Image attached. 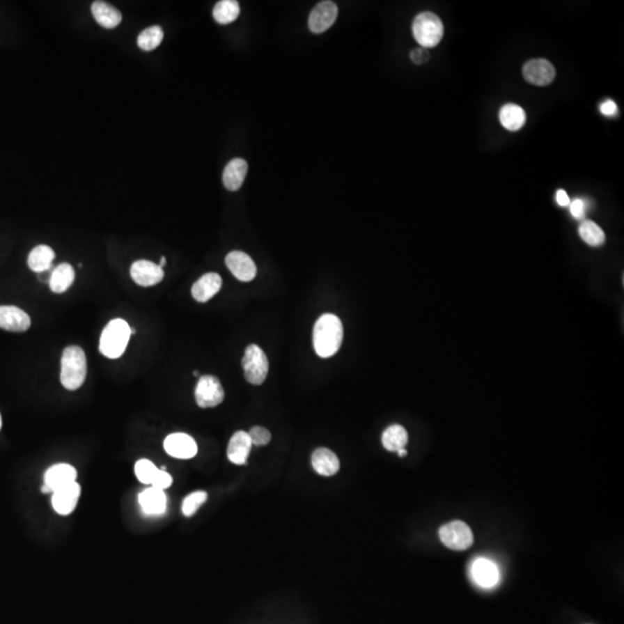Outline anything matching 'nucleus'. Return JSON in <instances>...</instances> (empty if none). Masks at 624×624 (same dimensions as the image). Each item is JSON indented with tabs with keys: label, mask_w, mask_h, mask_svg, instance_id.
<instances>
[{
	"label": "nucleus",
	"mask_w": 624,
	"mask_h": 624,
	"mask_svg": "<svg viewBox=\"0 0 624 624\" xmlns=\"http://www.w3.org/2000/svg\"><path fill=\"white\" fill-rule=\"evenodd\" d=\"M194 397L201 408L217 407L224 401V391L220 380L212 375L201 376L198 380Z\"/></svg>",
	"instance_id": "7"
},
{
	"label": "nucleus",
	"mask_w": 624,
	"mask_h": 624,
	"mask_svg": "<svg viewBox=\"0 0 624 624\" xmlns=\"http://www.w3.org/2000/svg\"><path fill=\"white\" fill-rule=\"evenodd\" d=\"M159 471V468L148 459H140L134 465L136 476L143 485H152Z\"/></svg>",
	"instance_id": "30"
},
{
	"label": "nucleus",
	"mask_w": 624,
	"mask_h": 624,
	"mask_svg": "<svg viewBox=\"0 0 624 624\" xmlns=\"http://www.w3.org/2000/svg\"><path fill=\"white\" fill-rule=\"evenodd\" d=\"M0 429H1V416H0Z\"/></svg>",
	"instance_id": "42"
},
{
	"label": "nucleus",
	"mask_w": 624,
	"mask_h": 624,
	"mask_svg": "<svg viewBox=\"0 0 624 624\" xmlns=\"http://www.w3.org/2000/svg\"><path fill=\"white\" fill-rule=\"evenodd\" d=\"M222 287V279L214 272L206 273L199 280L194 282L191 292L197 302L205 303L220 292Z\"/></svg>",
	"instance_id": "17"
},
{
	"label": "nucleus",
	"mask_w": 624,
	"mask_h": 624,
	"mask_svg": "<svg viewBox=\"0 0 624 624\" xmlns=\"http://www.w3.org/2000/svg\"><path fill=\"white\" fill-rule=\"evenodd\" d=\"M248 163L245 159H231L224 168L222 175L224 187L229 191L240 190L248 173Z\"/></svg>",
	"instance_id": "21"
},
{
	"label": "nucleus",
	"mask_w": 624,
	"mask_h": 624,
	"mask_svg": "<svg viewBox=\"0 0 624 624\" xmlns=\"http://www.w3.org/2000/svg\"><path fill=\"white\" fill-rule=\"evenodd\" d=\"M168 455L177 459H191L198 453L197 443L190 435L175 432L168 436L163 443Z\"/></svg>",
	"instance_id": "12"
},
{
	"label": "nucleus",
	"mask_w": 624,
	"mask_h": 624,
	"mask_svg": "<svg viewBox=\"0 0 624 624\" xmlns=\"http://www.w3.org/2000/svg\"><path fill=\"white\" fill-rule=\"evenodd\" d=\"M311 465L318 474L333 476L340 469L339 458L329 448H319L311 455Z\"/></svg>",
	"instance_id": "20"
},
{
	"label": "nucleus",
	"mask_w": 624,
	"mask_h": 624,
	"mask_svg": "<svg viewBox=\"0 0 624 624\" xmlns=\"http://www.w3.org/2000/svg\"><path fill=\"white\" fill-rule=\"evenodd\" d=\"M249 437L251 439L252 445L256 446H264L271 442L272 435L266 428L257 427L251 428V430L249 431Z\"/></svg>",
	"instance_id": "32"
},
{
	"label": "nucleus",
	"mask_w": 624,
	"mask_h": 624,
	"mask_svg": "<svg viewBox=\"0 0 624 624\" xmlns=\"http://www.w3.org/2000/svg\"><path fill=\"white\" fill-rule=\"evenodd\" d=\"M343 339V326L332 313L320 315L313 329V347L319 357L327 359L338 353Z\"/></svg>",
	"instance_id": "1"
},
{
	"label": "nucleus",
	"mask_w": 624,
	"mask_h": 624,
	"mask_svg": "<svg viewBox=\"0 0 624 624\" xmlns=\"http://www.w3.org/2000/svg\"><path fill=\"white\" fill-rule=\"evenodd\" d=\"M31 325L27 312L14 306H0V329L8 332H26Z\"/></svg>",
	"instance_id": "15"
},
{
	"label": "nucleus",
	"mask_w": 624,
	"mask_h": 624,
	"mask_svg": "<svg viewBox=\"0 0 624 624\" xmlns=\"http://www.w3.org/2000/svg\"><path fill=\"white\" fill-rule=\"evenodd\" d=\"M92 14L100 26L108 29L116 28L122 22V13L111 3L105 1H94L92 3Z\"/></svg>",
	"instance_id": "22"
},
{
	"label": "nucleus",
	"mask_w": 624,
	"mask_h": 624,
	"mask_svg": "<svg viewBox=\"0 0 624 624\" xmlns=\"http://www.w3.org/2000/svg\"><path fill=\"white\" fill-rule=\"evenodd\" d=\"M77 469L70 464H56L49 467L45 474V485L42 492L48 494L77 481Z\"/></svg>",
	"instance_id": "9"
},
{
	"label": "nucleus",
	"mask_w": 624,
	"mask_h": 624,
	"mask_svg": "<svg viewBox=\"0 0 624 624\" xmlns=\"http://www.w3.org/2000/svg\"><path fill=\"white\" fill-rule=\"evenodd\" d=\"M87 376V359L81 347L68 346L61 357V383L66 390L75 391L82 387Z\"/></svg>",
	"instance_id": "2"
},
{
	"label": "nucleus",
	"mask_w": 624,
	"mask_h": 624,
	"mask_svg": "<svg viewBox=\"0 0 624 624\" xmlns=\"http://www.w3.org/2000/svg\"><path fill=\"white\" fill-rule=\"evenodd\" d=\"M526 81L536 86H548L556 77V70L546 59H532L527 61L522 68Z\"/></svg>",
	"instance_id": "8"
},
{
	"label": "nucleus",
	"mask_w": 624,
	"mask_h": 624,
	"mask_svg": "<svg viewBox=\"0 0 624 624\" xmlns=\"http://www.w3.org/2000/svg\"><path fill=\"white\" fill-rule=\"evenodd\" d=\"M164 33L159 26H150L143 29L138 36L136 43L143 52H153L162 43Z\"/></svg>",
	"instance_id": "28"
},
{
	"label": "nucleus",
	"mask_w": 624,
	"mask_h": 624,
	"mask_svg": "<svg viewBox=\"0 0 624 624\" xmlns=\"http://www.w3.org/2000/svg\"><path fill=\"white\" fill-rule=\"evenodd\" d=\"M411 59L415 64H424L429 59V54L423 49H415L411 52Z\"/></svg>",
	"instance_id": "36"
},
{
	"label": "nucleus",
	"mask_w": 624,
	"mask_h": 624,
	"mask_svg": "<svg viewBox=\"0 0 624 624\" xmlns=\"http://www.w3.org/2000/svg\"><path fill=\"white\" fill-rule=\"evenodd\" d=\"M245 380L252 385H261L268 373V360L264 350L257 345H250L245 350L242 360Z\"/></svg>",
	"instance_id": "5"
},
{
	"label": "nucleus",
	"mask_w": 624,
	"mask_h": 624,
	"mask_svg": "<svg viewBox=\"0 0 624 624\" xmlns=\"http://www.w3.org/2000/svg\"><path fill=\"white\" fill-rule=\"evenodd\" d=\"M131 278L136 285L152 287L162 281L164 272L159 265L150 260H138L131 266Z\"/></svg>",
	"instance_id": "13"
},
{
	"label": "nucleus",
	"mask_w": 624,
	"mask_h": 624,
	"mask_svg": "<svg viewBox=\"0 0 624 624\" xmlns=\"http://www.w3.org/2000/svg\"><path fill=\"white\" fill-rule=\"evenodd\" d=\"M75 278V270L72 267V265L63 263L52 270V279H50L49 286L54 294H63L73 285Z\"/></svg>",
	"instance_id": "23"
},
{
	"label": "nucleus",
	"mask_w": 624,
	"mask_h": 624,
	"mask_svg": "<svg viewBox=\"0 0 624 624\" xmlns=\"http://www.w3.org/2000/svg\"><path fill=\"white\" fill-rule=\"evenodd\" d=\"M132 329L122 318L110 320L103 329L99 350L108 359H119L126 350Z\"/></svg>",
	"instance_id": "3"
},
{
	"label": "nucleus",
	"mask_w": 624,
	"mask_h": 624,
	"mask_svg": "<svg viewBox=\"0 0 624 624\" xmlns=\"http://www.w3.org/2000/svg\"><path fill=\"white\" fill-rule=\"evenodd\" d=\"M439 539L453 550H466L473 545V533L467 524L460 520L448 522L439 529Z\"/></svg>",
	"instance_id": "6"
},
{
	"label": "nucleus",
	"mask_w": 624,
	"mask_h": 624,
	"mask_svg": "<svg viewBox=\"0 0 624 624\" xmlns=\"http://www.w3.org/2000/svg\"><path fill=\"white\" fill-rule=\"evenodd\" d=\"M206 501H208V492L203 490L192 492L184 499L182 513L185 517H192Z\"/></svg>",
	"instance_id": "31"
},
{
	"label": "nucleus",
	"mask_w": 624,
	"mask_h": 624,
	"mask_svg": "<svg viewBox=\"0 0 624 624\" xmlns=\"http://www.w3.org/2000/svg\"><path fill=\"white\" fill-rule=\"evenodd\" d=\"M52 268L48 270V271L41 272V273H38V278L42 283H49L50 282V279H52Z\"/></svg>",
	"instance_id": "38"
},
{
	"label": "nucleus",
	"mask_w": 624,
	"mask_h": 624,
	"mask_svg": "<svg viewBox=\"0 0 624 624\" xmlns=\"http://www.w3.org/2000/svg\"><path fill=\"white\" fill-rule=\"evenodd\" d=\"M471 578L474 583L483 588H492L499 583V571L496 564L485 557L475 560L471 568Z\"/></svg>",
	"instance_id": "16"
},
{
	"label": "nucleus",
	"mask_w": 624,
	"mask_h": 624,
	"mask_svg": "<svg viewBox=\"0 0 624 624\" xmlns=\"http://www.w3.org/2000/svg\"><path fill=\"white\" fill-rule=\"evenodd\" d=\"M54 259V251L50 247L45 244L38 245L28 256V266L31 271L41 273L52 268Z\"/></svg>",
	"instance_id": "24"
},
{
	"label": "nucleus",
	"mask_w": 624,
	"mask_h": 624,
	"mask_svg": "<svg viewBox=\"0 0 624 624\" xmlns=\"http://www.w3.org/2000/svg\"><path fill=\"white\" fill-rule=\"evenodd\" d=\"M171 485H173L171 475L169 473H166L164 469H159V473L156 475V478H154L153 483L150 485L154 487V488L164 490V489L169 488Z\"/></svg>",
	"instance_id": "33"
},
{
	"label": "nucleus",
	"mask_w": 624,
	"mask_h": 624,
	"mask_svg": "<svg viewBox=\"0 0 624 624\" xmlns=\"http://www.w3.org/2000/svg\"><path fill=\"white\" fill-rule=\"evenodd\" d=\"M413 35L421 47L434 48L443 38L444 26L436 14L423 12L414 19Z\"/></svg>",
	"instance_id": "4"
},
{
	"label": "nucleus",
	"mask_w": 624,
	"mask_h": 624,
	"mask_svg": "<svg viewBox=\"0 0 624 624\" xmlns=\"http://www.w3.org/2000/svg\"><path fill=\"white\" fill-rule=\"evenodd\" d=\"M81 495V487L75 481L52 492V508L58 515L68 516L73 513Z\"/></svg>",
	"instance_id": "11"
},
{
	"label": "nucleus",
	"mask_w": 624,
	"mask_h": 624,
	"mask_svg": "<svg viewBox=\"0 0 624 624\" xmlns=\"http://www.w3.org/2000/svg\"><path fill=\"white\" fill-rule=\"evenodd\" d=\"M251 448V439L249 437L248 432L236 431L228 444V459L235 465H245L248 462Z\"/></svg>",
	"instance_id": "18"
},
{
	"label": "nucleus",
	"mask_w": 624,
	"mask_h": 624,
	"mask_svg": "<svg viewBox=\"0 0 624 624\" xmlns=\"http://www.w3.org/2000/svg\"><path fill=\"white\" fill-rule=\"evenodd\" d=\"M397 452L399 457H405V455H407V451H406L405 448H401V450H399V451Z\"/></svg>",
	"instance_id": "39"
},
{
	"label": "nucleus",
	"mask_w": 624,
	"mask_h": 624,
	"mask_svg": "<svg viewBox=\"0 0 624 624\" xmlns=\"http://www.w3.org/2000/svg\"><path fill=\"white\" fill-rule=\"evenodd\" d=\"M570 210L571 214H572L573 217H576V219H583V217H585V210H586L585 201H582V199H575V201L571 203Z\"/></svg>",
	"instance_id": "34"
},
{
	"label": "nucleus",
	"mask_w": 624,
	"mask_h": 624,
	"mask_svg": "<svg viewBox=\"0 0 624 624\" xmlns=\"http://www.w3.org/2000/svg\"><path fill=\"white\" fill-rule=\"evenodd\" d=\"M338 6L333 1H322L312 10L309 15V29L315 34H322L332 27L338 17Z\"/></svg>",
	"instance_id": "10"
},
{
	"label": "nucleus",
	"mask_w": 624,
	"mask_h": 624,
	"mask_svg": "<svg viewBox=\"0 0 624 624\" xmlns=\"http://www.w3.org/2000/svg\"><path fill=\"white\" fill-rule=\"evenodd\" d=\"M240 12H241V7L237 1L221 0L214 6V20L220 24H231L240 17Z\"/></svg>",
	"instance_id": "27"
},
{
	"label": "nucleus",
	"mask_w": 624,
	"mask_h": 624,
	"mask_svg": "<svg viewBox=\"0 0 624 624\" xmlns=\"http://www.w3.org/2000/svg\"><path fill=\"white\" fill-rule=\"evenodd\" d=\"M139 504L146 515L150 516L163 515L166 510V496L164 490L154 487L145 489L143 492H140Z\"/></svg>",
	"instance_id": "19"
},
{
	"label": "nucleus",
	"mask_w": 624,
	"mask_h": 624,
	"mask_svg": "<svg viewBox=\"0 0 624 624\" xmlns=\"http://www.w3.org/2000/svg\"><path fill=\"white\" fill-rule=\"evenodd\" d=\"M556 201L557 204L564 208V206H568V205L570 204V198H569L566 191L559 190L556 194Z\"/></svg>",
	"instance_id": "37"
},
{
	"label": "nucleus",
	"mask_w": 624,
	"mask_h": 624,
	"mask_svg": "<svg viewBox=\"0 0 624 624\" xmlns=\"http://www.w3.org/2000/svg\"><path fill=\"white\" fill-rule=\"evenodd\" d=\"M194 376H199V373H198L197 370H196V371H194Z\"/></svg>",
	"instance_id": "41"
},
{
	"label": "nucleus",
	"mask_w": 624,
	"mask_h": 624,
	"mask_svg": "<svg viewBox=\"0 0 624 624\" xmlns=\"http://www.w3.org/2000/svg\"><path fill=\"white\" fill-rule=\"evenodd\" d=\"M499 122L509 131H518L526 122V114L520 105L506 104L499 111Z\"/></svg>",
	"instance_id": "25"
},
{
	"label": "nucleus",
	"mask_w": 624,
	"mask_h": 624,
	"mask_svg": "<svg viewBox=\"0 0 624 624\" xmlns=\"http://www.w3.org/2000/svg\"><path fill=\"white\" fill-rule=\"evenodd\" d=\"M600 111L602 112V115L611 117L618 114V105L613 100H607L600 105Z\"/></svg>",
	"instance_id": "35"
},
{
	"label": "nucleus",
	"mask_w": 624,
	"mask_h": 624,
	"mask_svg": "<svg viewBox=\"0 0 624 624\" xmlns=\"http://www.w3.org/2000/svg\"><path fill=\"white\" fill-rule=\"evenodd\" d=\"M579 236L585 243L591 247H599L604 244V233L593 221H584L580 224Z\"/></svg>",
	"instance_id": "29"
},
{
	"label": "nucleus",
	"mask_w": 624,
	"mask_h": 624,
	"mask_svg": "<svg viewBox=\"0 0 624 624\" xmlns=\"http://www.w3.org/2000/svg\"><path fill=\"white\" fill-rule=\"evenodd\" d=\"M226 265L240 281H252L257 275V266L250 256L242 251H233L226 257Z\"/></svg>",
	"instance_id": "14"
},
{
	"label": "nucleus",
	"mask_w": 624,
	"mask_h": 624,
	"mask_svg": "<svg viewBox=\"0 0 624 624\" xmlns=\"http://www.w3.org/2000/svg\"><path fill=\"white\" fill-rule=\"evenodd\" d=\"M382 443H383V446L387 448V451H399V450L405 448V446L407 445V431L400 424L390 426L383 432Z\"/></svg>",
	"instance_id": "26"
},
{
	"label": "nucleus",
	"mask_w": 624,
	"mask_h": 624,
	"mask_svg": "<svg viewBox=\"0 0 624 624\" xmlns=\"http://www.w3.org/2000/svg\"><path fill=\"white\" fill-rule=\"evenodd\" d=\"M166 257H162V258H161V260H159V267H163V266H166Z\"/></svg>",
	"instance_id": "40"
}]
</instances>
